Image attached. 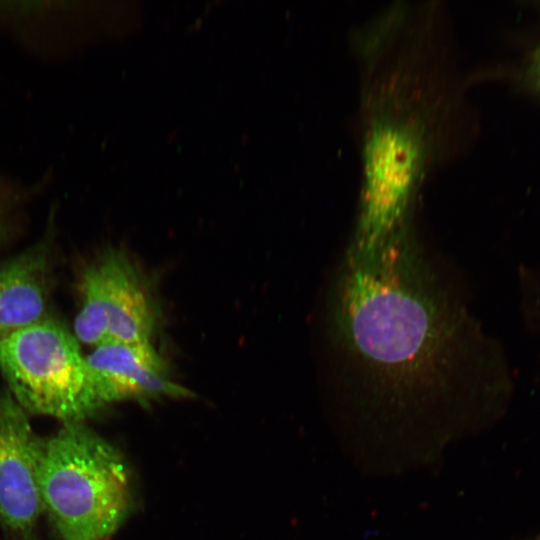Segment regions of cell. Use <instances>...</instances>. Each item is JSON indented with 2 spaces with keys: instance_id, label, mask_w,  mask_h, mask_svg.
I'll list each match as a JSON object with an SVG mask.
<instances>
[{
  "instance_id": "3957f363",
  "label": "cell",
  "mask_w": 540,
  "mask_h": 540,
  "mask_svg": "<svg viewBox=\"0 0 540 540\" xmlns=\"http://www.w3.org/2000/svg\"><path fill=\"white\" fill-rule=\"evenodd\" d=\"M0 371L26 413L69 423L98 409L79 341L50 316L0 339Z\"/></svg>"
},
{
  "instance_id": "277c9868",
  "label": "cell",
  "mask_w": 540,
  "mask_h": 540,
  "mask_svg": "<svg viewBox=\"0 0 540 540\" xmlns=\"http://www.w3.org/2000/svg\"><path fill=\"white\" fill-rule=\"evenodd\" d=\"M80 288L81 307L73 328L79 342L95 347L150 342L156 307L142 276L124 252H105L84 271Z\"/></svg>"
},
{
  "instance_id": "9c48e42d",
  "label": "cell",
  "mask_w": 540,
  "mask_h": 540,
  "mask_svg": "<svg viewBox=\"0 0 540 540\" xmlns=\"http://www.w3.org/2000/svg\"><path fill=\"white\" fill-rule=\"evenodd\" d=\"M7 232V222L2 205L0 204V242Z\"/></svg>"
},
{
  "instance_id": "30bf717a",
  "label": "cell",
  "mask_w": 540,
  "mask_h": 540,
  "mask_svg": "<svg viewBox=\"0 0 540 540\" xmlns=\"http://www.w3.org/2000/svg\"><path fill=\"white\" fill-rule=\"evenodd\" d=\"M535 540H540V537H539V538H537V539H535Z\"/></svg>"
},
{
  "instance_id": "8992f818",
  "label": "cell",
  "mask_w": 540,
  "mask_h": 540,
  "mask_svg": "<svg viewBox=\"0 0 540 540\" xmlns=\"http://www.w3.org/2000/svg\"><path fill=\"white\" fill-rule=\"evenodd\" d=\"M88 381L97 408L122 400L147 403L163 397H192L175 383L167 361L148 343H108L85 357Z\"/></svg>"
},
{
  "instance_id": "52a82bcc",
  "label": "cell",
  "mask_w": 540,
  "mask_h": 540,
  "mask_svg": "<svg viewBox=\"0 0 540 540\" xmlns=\"http://www.w3.org/2000/svg\"><path fill=\"white\" fill-rule=\"evenodd\" d=\"M49 274L41 244L0 262V339L48 317Z\"/></svg>"
},
{
  "instance_id": "5b68a950",
  "label": "cell",
  "mask_w": 540,
  "mask_h": 540,
  "mask_svg": "<svg viewBox=\"0 0 540 540\" xmlns=\"http://www.w3.org/2000/svg\"><path fill=\"white\" fill-rule=\"evenodd\" d=\"M43 440L9 391L0 395V524L14 540H35L44 512L39 487Z\"/></svg>"
},
{
  "instance_id": "ba28073f",
  "label": "cell",
  "mask_w": 540,
  "mask_h": 540,
  "mask_svg": "<svg viewBox=\"0 0 540 540\" xmlns=\"http://www.w3.org/2000/svg\"><path fill=\"white\" fill-rule=\"evenodd\" d=\"M530 74L536 85L540 88V46L533 56Z\"/></svg>"
},
{
  "instance_id": "6da1fadb",
  "label": "cell",
  "mask_w": 540,
  "mask_h": 540,
  "mask_svg": "<svg viewBox=\"0 0 540 540\" xmlns=\"http://www.w3.org/2000/svg\"><path fill=\"white\" fill-rule=\"evenodd\" d=\"M39 487L60 540H104L132 507L124 458L83 421L63 423L43 440Z\"/></svg>"
},
{
  "instance_id": "7a4b0ae2",
  "label": "cell",
  "mask_w": 540,
  "mask_h": 540,
  "mask_svg": "<svg viewBox=\"0 0 540 540\" xmlns=\"http://www.w3.org/2000/svg\"><path fill=\"white\" fill-rule=\"evenodd\" d=\"M391 104L367 115L362 141L363 181L355 240L373 244L406 221L425 174L430 133L425 119Z\"/></svg>"
}]
</instances>
